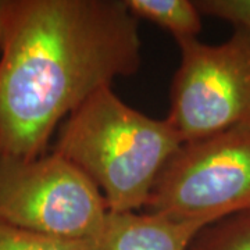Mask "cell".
Listing matches in <instances>:
<instances>
[{"instance_id": "cell-1", "label": "cell", "mask_w": 250, "mask_h": 250, "mask_svg": "<svg viewBox=\"0 0 250 250\" xmlns=\"http://www.w3.org/2000/svg\"><path fill=\"white\" fill-rule=\"evenodd\" d=\"M125 0H11L0 41V157L35 159L74 110L138 72Z\"/></svg>"}, {"instance_id": "cell-2", "label": "cell", "mask_w": 250, "mask_h": 250, "mask_svg": "<svg viewBox=\"0 0 250 250\" xmlns=\"http://www.w3.org/2000/svg\"><path fill=\"white\" fill-rule=\"evenodd\" d=\"M168 118L128 106L103 88L74 110L59 128L53 152L96 185L108 211H138L161 170L182 145Z\"/></svg>"}, {"instance_id": "cell-3", "label": "cell", "mask_w": 250, "mask_h": 250, "mask_svg": "<svg viewBox=\"0 0 250 250\" xmlns=\"http://www.w3.org/2000/svg\"><path fill=\"white\" fill-rule=\"evenodd\" d=\"M145 207L147 213L203 228L250 210V123L182 143Z\"/></svg>"}, {"instance_id": "cell-4", "label": "cell", "mask_w": 250, "mask_h": 250, "mask_svg": "<svg viewBox=\"0 0 250 250\" xmlns=\"http://www.w3.org/2000/svg\"><path fill=\"white\" fill-rule=\"evenodd\" d=\"M181 62L171 85L168 121L182 142L250 123V29L233 28L220 45L177 41Z\"/></svg>"}, {"instance_id": "cell-5", "label": "cell", "mask_w": 250, "mask_h": 250, "mask_svg": "<svg viewBox=\"0 0 250 250\" xmlns=\"http://www.w3.org/2000/svg\"><path fill=\"white\" fill-rule=\"evenodd\" d=\"M100 190L56 152L0 157V221L67 241H86L107 213Z\"/></svg>"}, {"instance_id": "cell-6", "label": "cell", "mask_w": 250, "mask_h": 250, "mask_svg": "<svg viewBox=\"0 0 250 250\" xmlns=\"http://www.w3.org/2000/svg\"><path fill=\"white\" fill-rule=\"evenodd\" d=\"M203 227L154 213L107 211L85 250H188Z\"/></svg>"}, {"instance_id": "cell-7", "label": "cell", "mask_w": 250, "mask_h": 250, "mask_svg": "<svg viewBox=\"0 0 250 250\" xmlns=\"http://www.w3.org/2000/svg\"><path fill=\"white\" fill-rule=\"evenodd\" d=\"M138 20H146L171 32L175 41L197 38L202 13L190 0H125Z\"/></svg>"}, {"instance_id": "cell-8", "label": "cell", "mask_w": 250, "mask_h": 250, "mask_svg": "<svg viewBox=\"0 0 250 250\" xmlns=\"http://www.w3.org/2000/svg\"><path fill=\"white\" fill-rule=\"evenodd\" d=\"M188 250H250V210L205 227Z\"/></svg>"}, {"instance_id": "cell-9", "label": "cell", "mask_w": 250, "mask_h": 250, "mask_svg": "<svg viewBox=\"0 0 250 250\" xmlns=\"http://www.w3.org/2000/svg\"><path fill=\"white\" fill-rule=\"evenodd\" d=\"M0 250H85V242L59 239L0 221Z\"/></svg>"}, {"instance_id": "cell-10", "label": "cell", "mask_w": 250, "mask_h": 250, "mask_svg": "<svg viewBox=\"0 0 250 250\" xmlns=\"http://www.w3.org/2000/svg\"><path fill=\"white\" fill-rule=\"evenodd\" d=\"M195 4L202 16L227 21L233 28L250 29V0H197Z\"/></svg>"}, {"instance_id": "cell-11", "label": "cell", "mask_w": 250, "mask_h": 250, "mask_svg": "<svg viewBox=\"0 0 250 250\" xmlns=\"http://www.w3.org/2000/svg\"><path fill=\"white\" fill-rule=\"evenodd\" d=\"M1 31H3V24H1V17H0V41H1Z\"/></svg>"}]
</instances>
